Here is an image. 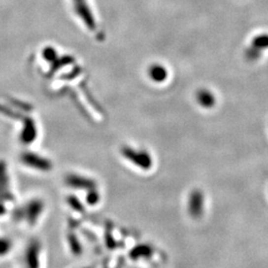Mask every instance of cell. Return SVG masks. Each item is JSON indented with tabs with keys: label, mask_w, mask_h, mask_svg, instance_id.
<instances>
[{
	"label": "cell",
	"mask_w": 268,
	"mask_h": 268,
	"mask_svg": "<svg viewBox=\"0 0 268 268\" xmlns=\"http://www.w3.org/2000/svg\"><path fill=\"white\" fill-rule=\"evenodd\" d=\"M188 211L194 219H199L204 212V195L200 190H194L188 201Z\"/></svg>",
	"instance_id": "7a4b0ae2"
},
{
	"label": "cell",
	"mask_w": 268,
	"mask_h": 268,
	"mask_svg": "<svg viewBox=\"0 0 268 268\" xmlns=\"http://www.w3.org/2000/svg\"><path fill=\"white\" fill-rule=\"evenodd\" d=\"M196 99H197V101L200 103V105L205 108H211L216 103V99L214 95L210 91L205 89H202L197 92Z\"/></svg>",
	"instance_id": "277c9868"
},
{
	"label": "cell",
	"mask_w": 268,
	"mask_h": 268,
	"mask_svg": "<svg viewBox=\"0 0 268 268\" xmlns=\"http://www.w3.org/2000/svg\"><path fill=\"white\" fill-rule=\"evenodd\" d=\"M245 55H246V57H247L248 60L254 61V60H257L259 58V56H260V50H258V49H256L254 47H251L250 49L246 50Z\"/></svg>",
	"instance_id": "8fae6325"
},
{
	"label": "cell",
	"mask_w": 268,
	"mask_h": 268,
	"mask_svg": "<svg viewBox=\"0 0 268 268\" xmlns=\"http://www.w3.org/2000/svg\"><path fill=\"white\" fill-rule=\"evenodd\" d=\"M122 155L131 163L135 164L143 170H148L152 167V157L146 151L135 150L131 147L122 148Z\"/></svg>",
	"instance_id": "6da1fadb"
},
{
	"label": "cell",
	"mask_w": 268,
	"mask_h": 268,
	"mask_svg": "<svg viewBox=\"0 0 268 268\" xmlns=\"http://www.w3.org/2000/svg\"><path fill=\"white\" fill-rule=\"evenodd\" d=\"M41 244L38 240H31L25 250L26 268H40Z\"/></svg>",
	"instance_id": "3957f363"
},
{
	"label": "cell",
	"mask_w": 268,
	"mask_h": 268,
	"mask_svg": "<svg viewBox=\"0 0 268 268\" xmlns=\"http://www.w3.org/2000/svg\"><path fill=\"white\" fill-rule=\"evenodd\" d=\"M252 47H254L260 51L268 48V35H259V36L255 37L252 40Z\"/></svg>",
	"instance_id": "ba28073f"
},
{
	"label": "cell",
	"mask_w": 268,
	"mask_h": 268,
	"mask_svg": "<svg viewBox=\"0 0 268 268\" xmlns=\"http://www.w3.org/2000/svg\"><path fill=\"white\" fill-rule=\"evenodd\" d=\"M148 75H149L150 79H152L156 83H162L168 77L167 70L164 68L163 66L157 65V64L152 65L150 67L149 70H148Z\"/></svg>",
	"instance_id": "8992f818"
},
{
	"label": "cell",
	"mask_w": 268,
	"mask_h": 268,
	"mask_svg": "<svg viewBox=\"0 0 268 268\" xmlns=\"http://www.w3.org/2000/svg\"><path fill=\"white\" fill-rule=\"evenodd\" d=\"M153 254V248L147 244H138L134 246L130 252L129 256L133 260H137L140 258H149Z\"/></svg>",
	"instance_id": "5b68a950"
},
{
	"label": "cell",
	"mask_w": 268,
	"mask_h": 268,
	"mask_svg": "<svg viewBox=\"0 0 268 268\" xmlns=\"http://www.w3.org/2000/svg\"><path fill=\"white\" fill-rule=\"evenodd\" d=\"M11 248V242L8 239L0 238V256H3L9 252Z\"/></svg>",
	"instance_id": "30bf717a"
},
{
	"label": "cell",
	"mask_w": 268,
	"mask_h": 268,
	"mask_svg": "<svg viewBox=\"0 0 268 268\" xmlns=\"http://www.w3.org/2000/svg\"><path fill=\"white\" fill-rule=\"evenodd\" d=\"M69 244L71 247V250L75 253V254H79L82 252V245L80 243V241L78 240V238L74 235L69 237Z\"/></svg>",
	"instance_id": "9c48e42d"
},
{
	"label": "cell",
	"mask_w": 268,
	"mask_h": 268,
	"mask_svg": "<svg viewBox=\"0 0 268 268\" xmlns=\"http://www.w3.org/2000/svg\"><path fill=\"white\" fill-rule=\"evenodd\" d=\"M76 2V7L78 9V11L82 14L83 16V19L87 22V24L93 28L95 26V23H94V20H93V17L89 11V8H87V5H86V1L85 0H75Z\"/></svg>",
	"instance_id": "52a82bcc"
}]
</instances>
